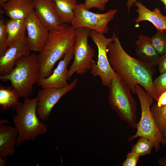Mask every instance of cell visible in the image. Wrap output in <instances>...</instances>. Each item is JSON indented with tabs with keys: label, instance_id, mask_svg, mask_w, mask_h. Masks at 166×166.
<instances>
[{
	"label": "cell",
	"instance_id": "cell-31",
	"mask_svg": "<svg viewBox=\"0 0 166 166\" xmlns=\"http://www.w3.org/2000/svg\"><path fill=\"white\" fill-rule=\"evenodd\" d=\"M136 1V0H127L126 2V5L128 12L129 11L133 5Z\"/></svg>",
	"mask_w": 166,
	"mask_h": 166
},
{
	"label": "cell",
	"instance_id": "cell-29",
	"mask_svg": "<svg viewBox=\"0 0 166 166\" xmlns=\"http://www.w3.org/2000/svg\"><path fill=\"white\" fill-rule=\"evenodd\" d=\"M157 66L160 74L166 73V53L160 55Z\"/></svg>",
	"mask_w": 166,
	"mask_h": 166
},
{
	"label": "cell",
	"instance_id": "cell-20",
	"mask_svg": "<svg viewBox=\"0 0 166 166\" xmlns=\"http://www.w3.org/2000/svg\"><path fill=\"white\" fill-rule=\"evenodd\" d=\"M55 12L62 24L71 23L74 16L77 0H54Z\"/></svg>",
	"mask_w": 166,
	"mask_h": 166
},
{
	"label": "cell",
	"instance_id": "cell-14",
	"mask_svg": "<svg viewBox=\"0 0 166 166\" xmlns=\"http://www.w3.org/2000/svg\"><path fill=\"white\" fill-rule=\"evenodd\" d=\"M36 14L49 31L60 28L62 24L55 10L54 0H33Z\"/></svg>",
	"mask_w": 166,
	"mask_h": 166
},
{
	"label": "cell",
	"instance_id": "cell-7",
	"mask_svg": "<svg viewBox=\"0 0 166 166\" xmlns=\"http://www.w3.org/2000/svg\"><path fill=\"white\" fill-rule=\"evenodd\" d=\"M75 41L73 46V62L68 70V80L76 73L82 76L91 69L94 50L88 44V38L90 30L84 27L76 29Z\"/></svg>",
	"mask_w": 166,
	"mask_h": 166
},
{
	"label": "cell",
	"instance_id": "cell-27",
	"mask_svg": "<svg viewBox=\"0 0 166 166\" xmlns=\"http://www.w3.org/2000/svg\"><path fill=\"white\" fill-rule=\"evenodd\" d=\"M109 0H85L84 4L85 8L87 9L96 8L102 11L105 9L106 4Z\"/></svg>",
	"mask_w": 166,
	"mask_h": 166
},
{
	"label": "cell",
	"instance_id": "cell-33",
	"mask_svg": "<svg viewBox=\"0 0 166 166\" xmlns=\"http://www.w3.org/2000/svg\"><path fill=\"white\" fill-rule=\"evenodd\" d=\"M6 159L5 158L3 159L0 158V166H4L6 163Z\"/></svg>",
	"mask_w": 166,
	"mask_h": 166
},
{
	"label": "cell",
	"instance_id": "cell-1",
	"mask_svg": "<svg viewBox=\"0 0 166 166\" xmlns=\"http://www.w3.org/2000/svg\"><path fill=\"white\" fill-rule=\"evenodd\" d=\"M113 35L114 40L109 44L107 48L112 68L125 81L133 93H135V86L138 84L156 101L152 79L156 71V65L131 57L124 49L115 34Z\"/></svg>",
	"mask_w": 166,
	"mask_h": 166
},
{
	"label": "cell",
	"instance_id": "cell-6",
	"mask_svg": "<svg viewBox=\"0 0 166 166\" xmlns=\"http://www.w3.org/2000/svg\"><path fill=\"white\" fill-rule=\"evenodd\" d=\"M135 93L139 98L141 108V117L137 123L136 134L128 139L130 142L137 137L149 138L154 143L156 152L160 149V144H165V140L153 118L150 106L153 103V97L148 94L141 86H135Z\"/></svg>",
	"mask_w": 166,
	"mask_h": 166
},
{
	"label": "cell",
	"instance_id": "cell-15",
	"mask_svg": "<svg viewBox=\"0 0 166 166\" xmlns=\"http://www.w3.org/2000/svg\"><path fill=\"white\" fill-rule=\"evenodd\" d=\"M134 4L137 7L136 10L138 14L135 22L148 21L151 22L157 30H166V16L162 14L160 8L156 7L152 11L141 2L137 1Z\"/></svg>",
	"mask_w": 166,
	"mask_h": 166
},
{
	"label": "cell",
	"instance_id": "cell-24",
	"mask_svg": "<svg viewBox=\"0 0 166 166\" xmlns=\"http://www.w3.org/2000/svg\"><path fill=\"white\" fill-rule=\"evenodd\" d=\"M151 41L160 55L166 53V30H157L156 33L151 37Z\"/></svg>",
	"mask_w": 166,
	"mask_h": 166
},
{
	"label": "cell",
	"instance_id": "cell-22",
	"mask_svg": "<svg viewBox=\"0 0 166 166\" xmlns=\"http://www.w3.org/2000/svg\"><path fill=\"white\" fill-rule=\"evenodd\" d=\"M153 118L163 136L166 140V105L159 107L156 104L151 108Z\"/></svg>",
	"mask_w": 166,
	"mask_h": 166
},
{
	"label": "cell",
	"instance_id": "cell-36",
	"mask_svg": "<svg viewBox=\"0 0 166 166\" xmlns=\"http://www.w3.org/2000/svg\"><path fill=\"white\" fill-rule=\"evenodd\" d=\"M165 144H166V140L165 141Z\"/></svg>",
	"mask_w": 166,
	"mask_h": 166
},
{
	"label": "cell",
	"instance_id": "cell-28",
	"mask_svg": "<svg viewBox=\"0 0 166 166\" xmlns=\"http://www.w3.org/2000/svg\"><path fill=\"white\" fill-rule=\"evenodd\" d=\"M140 156L136 154L130 152L126 155L125 160L122 164L123 166H136Z\"/></svg>",
	"mask_w": 166,
	"mask_h": 166
},
{
	"label": "cell",
	"instance_id": "cell-34",
	"mask_svg": "<svg viewBox=\"0 0 166 166\" xmlns=\"http://www.w3.org/2000/svg\"><path fill=\"white\" fill-rule=\"evenodd\" d=\"M162 2L165 6V9L166 10V0H158Z\"/></svg>",
	"mask_w": 166,
	"mask_h": 166
},
{
	"label": "cell",
	"instance_id": "cell-11",
	"mask_svg": "<svg viewBox=\"0 0 166 166\" xmlns=\"http://www.w3.org/2000/svg\"><path fill=\"white\" fill-rule=\"evenodd\" d=\"M27 41L31 51L40 52L48 40L49 31L38 18L34 9L25 19Z\"/></svg>",
	"mask_w": 166,
	"mask_h": 166
},
{
	"label": "cell",
	"instance_id": "cell-32",
	"mask_svg": "<svg viewBox=\"0 0 166 166\" xmlns=\"http://www.w3.org/2000/svg\"><path fill=\"white\" fill-rule=\"evenodd\" d=\"M159 164L162 166H166V156L162 157L158 160Z\"/></svg>",
	"mask_w": 166,
	"mask_h": 166
},
{
	"label": "cell",
	"instance_id": "cell-13",
	"mask_svg": "<svg viewBox=\"0 0 166 166\" xmlns=\"http://www.w3.org/2000/svg\"><path fill=\"white\" fill-rule=\"evenodd\" d=\"M30 51L26 36L8 47L0 56L1 75L9 74L14 67L16 61L22 56L30 55Z\"/></svg>",
	"mask_w": 166,
	"mask_h": 166
},
{
	"label": "cell",
	"instance_id": "cell-26",
	"mask_svg": "<svg viewBox=\"0 0 166 166\" xmlns=\"http://www.w3.org/2000/svg\"><path fill=\"white\" fill-rule=\"evenodd\" d=\"M153 85L157 101L160 95L166 91V73H161L156 77L153 81Z\"/></svg>",
	"mask_w": 166,
	"mask_h": 166
},
{
	"label": "cell",
	"instance_id": "cell-16",
	"mask_svg": "<svg viewBox=\"0 0 166 166\" xmlns=\"http://www.w3.org/2000/svg\"><path fill=\"white\" fill-rule=\"evenodd\" d=\"M10 19L25 20L34 9L33 0H8L0 5Z\"/></svg>",
	"mask_w": 166,
	"mask_h": 166
},
{
	"label": "cell",
	"instance_id": "cell-17",
	"mask_svg": "<svg viewBox=\"0 0 166 166\" xmlns=\"http://www.w3.org/2000/svg\"><path fill=\"white\" fill-rule=\"evenodd\" d=\"M18 133L15 127L0 124V158L11 156L15 153Z\"/></svg>",
	"mask_w": 166,
	"mask_h": 166
},
{
	"label": "cell",
	"instance_id": "cell-25",
	"mask_svg": "<svg viewBox=\"0 0 166 166\" xmlns=\"http://www.w3.org/2000/svg\"><path fill=\"white\" fill-rule=\"evenodd\" d=\"M8 37L6 23L3 17L2 16L0 18V56L3 54L8 48L7 45Z\"/></svg>",
	"mask_w": 166,
	"mask_h": 166
},
{
	"label": "cell",
	"instance_id": "cell-10",
	"mask_svg": "<svg viewBox=\"0 0 166 166\" xmlns=\"http://www.w3.org/2000/svg\"><path fill=\"white\" fill-rule=\"evenodd\" d=\"M78 81V79L75 78L63 88H49L39 90L37 96L38 101L37 113L40 119L47 121L54 105L63 96L75 87Z\"/></svg>",
	"mask_w": 166,
	"mask_h": 166
},
{
	"label": "cell",
	"instance_id": "cell-30",
	"mask_svg": "<svg viewBox=\"0 0 166 166\" xmlns=\"http://www.w3.org/2000/svg\"><path fill=\"white\" fill-rule=\"evenodd\" d=\"M156 101V104L159 107H163L166 105V91L160 95Z\"/></svg>",
	"mask_w": 166,
	"mask_h": 166
},
{
	"label": "cell",
	"instance_id": "cell-21",
	"mask_svg": "<svg viewBox=\"0 0 166 166\" xmlns=\"http://www.w3.org/2000/svg\"><path fill=\"white\" fill-rule=\"evenodd\" d=\"M20 97L16 91L11 87H6L0 86V105L2 109L10 108H15L19 102Z\"/></svg>",
	"mask_w": 166,
	"mask_h": 166
},
{
	"label": "cell",
	"instance_id": "cell-2",
	"mask_svg": "<svg viewBox=\"0 0 166 166\" xmlns=\"http://www.w3.org/2000/svg\"><path fill=\"white\" fill-rule=\"evenodd\" d=\"M76 30L71 25L64 23L59 28L49 31L47 42L38 54L40 79L49 76L55 64L73 46Z\"/></svg>",
	"mask_w": 166,
	"mask_h": 166
},
{
	"label": "cell",
	"instance_id": "cell-4",
	"mask_svg": "<svg viewBox=\"0 0 166 166\" xmlns=\"http://www.w3.org/2000/svg\"><path fill=\"white\" fill-rule=\"evenodd\" d=\"M38 101L37 97H27L23 103L19 102L14 108L16 115L13 120L18 133L17 146L25 141L34 140L47 131V125L40 121L37 114Z\"/></svg>",
	"mask_w": 166,
	"mask_h": 166
},
{
	"label": "cell",
	"instance_id": "cell-35",
	"mask_svg": "<svg viewBox=\"0 0 166 166\" xmlns=\"http://www.w3.org/2000/svg\"><path fill=\"white\" fill-rule=\"evenodd\" d=\"M8 0H0V5H1Z\"/></svg>",
	"mask_w": 166,
	"mask_h": 166
},
{
	"label": "cell",
	"instance_id": "cell-19",
	"mask_svg": "<svg viewBox=\"0 0 166 166\" xmlns=\"http://www.w3.org/2000/svg\"><path fill=\"white\" fill-rule=\"evenodd\" d=\"M6 26L8 36L7 43L8 47L26 37L25 19H10L6 23Z\"/></svg>",
	"mask_w": 166,
	"mask_h": 166
},
{
	"label": "cell",
	"instance_id": "cell-23",
	"mask_svg": "<svg viewBox=\"0 0 166 166\" xmlns=\"http://www.w3.org/2000/svg\"><path fill=\"white\" fill-rule=\"evenodd\" d=\"M132 146L131 152L139 156L150 154L154 147L153 141L149 138L141 137Z\"/></svg>",
	"mask_w": 166,
	"mask_h": 166
},
{
	"label": "cell",
	"instance_id": "cell-18",
	"mask_svg": "<svg viewBox=\"0 0 166 166\" xmlns=\"http://www.w3.org/2000/svg\"><path fill=\"white\" fill-rule=\"evenodd\" d=\"M135 54L138 59L143 61L158 65L160 56L151 41V37L140 35L135 43Z\"/></svg>",
	"mask_w": 166,
	"mask_h": 166
},
{
	"label": "cell",
	"instance_id": "cell-3",
	"mask_svg": "<svg viewBox=\"0 0 166 166\" xmlns=\"http://www.w3.org/2000/svg\"><path fill=\"white\" fill-rule=\"evenodd\" d=\"M3 81H9L19 97L26 98L33 92V86L40 80V66L38 54L32 53L22 56L8 74L0 75Z\"/></svg>",
	"mask_w": 166,
	"mask_h": 166
},
{
	"label": "cell",
	"instance_id": "cell-5",
	"mask_svg": "<svg viewBox=\"0 0 166 166\" xmlns=\"http://www.w3.org/2000/svg\"><path fill=\"white\" fill-rule=\"evenodd\" d=\"M108 87V100L111 108L130 126L136 128V104L129 87L118 75L112 80Z\"/></svg>",
	"mask_w": 166,
	"mask_h": 166
},
{
	"label": "cell",
	"instance_id": "cell-8",
	"mask_svg": "<svg viewBox=\"0 0 166 166\" xmlns=\"http://www.w3.org/2000/svg\"><path fill=\"white\" fill-rule=\"evenodd\" d=\"M89 36L97 46L98 51L97 61L93 62L90 73L93 77L100 78L103 85L109 87L112 80L118 75L112 68L107 55V46L113 41L114 36L107 38L104 34L90 30Z\"/></svg>",
	"mask_w": 166,
	"mask_h": 166
},
{
	"label": "cell",
	"instance_id": "cell-9",
	"mask_svg": "<svg viewBox=\"0 0 166 166\" xmlns=\"http://www.w3.org/2000/svg\"><path fill=\"white\" fill-rule=\"evenodd\" d=\"M74 11V16L71 24L74 28H86L105 34L109 32L108 24L114 19L117 10L110 9L105 13L97 14L86 9L84 3H79Z\"/></svg>",
	"mask_w": 166,
	"mask_h": 166
},
{
	"label": "cell",
	"instance_id": "cell-12",
	"mask_svg": "<svg viewBox=\"0 0 166 166\" xmlns=\"http://www.w3.org/2000/svg\"><path fill=\"white\" fill-rule=\"evenodd\" d=\"M74 57L73 46L60 61L57 66L48 77L39 80L38 85L42 88H64L69 84L67 82L68 70L67 67Z\"/></svg>",
	"mask_w": 166,
	"mask_h": 166
}]
</instances>
